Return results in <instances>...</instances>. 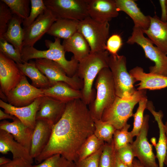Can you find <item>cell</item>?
<instances>
[{"label": "cell", "instance_id": "6da1fadb", "mask_svg": "<svg viewBox=\"0 0 167 167\" xmlns=\"http://www.w3.org/2000/svg\"><path fill=\"white\" fill-rule=\"evenodd\" d=\"M94 120L88 105L81 99L66 103L65 111L59 121L54 125L50 140L35 161L39 164L56 154L73 162L86 140L93 134Z\"/></svg>", "mask_w": 167, "mask_h": 167}, {"label": "cell", "instance_id": "7a4b0ae2", "mask_svg": "<svg viewBox=\"0 0 167 167\" xmlns=\"http://www.w3.org/2000/svg\"><path fill=\"white\" fill-rule=\"evenodd\" d=\"M109 53L105 50L90 54L79 62L75 74L84 81L81 99L88 105L95 99L96 91L93 84L100 71L109 67Z\"/></svg>", "mask_w": 167, "mask_h": 167}, {"label": "cell", "instance_id": "3957f363", "mask_svg": "<svg viewBox=\"0 0 167 167\" xmlns=\"http://www.w3.org/2000/svg\"><path fill=\"white\" fill-rule=\"evenodd\" d=\"M45 46L48 49L45 50H38L34 47L23 48L21 58L23 62H28L33 59L43 58L53 61L59 65L67 76L72 77L76 74L79 62L73 56L70 60L65 57V51L60 39L55 38L54 41L46 40Z\"/></svg>", "mask_w": 167, "mask_h": 167}, {"label": "cell", "instance_id": "277c9868", "mask_svg": "<svg viewBox=\"0 0 167 167\" xmlns=\"http://www.w3.org/2000/svg\"><path fill=\"white\" fill-rule=\"evenodd\" d=\"M95 86L96 89V97L88 108L93 119L99 120L104 110L113 102L117 96L109 67L104 68L100 71L96 78Z\"/></svg>", "mask_w": 167, "mask_h": 167}, {"label": "cell", "instance_id": "5b68a950", "mask_svg": "<svg viewBox=\"0 0 167 167\" xmlns=\"http://www.w3.org/2000/svg\"><path fill=\"white\" fill-rule=\"evenodd\" d=\"M146 89L137 90L129 98L116 96L113 102L104 111L101 119L112 124L116 129L122 128L133 116L135 106L146 97Z\"/></svg>", "mask_w": 167, "mask_h": 167}, {"label": "cell", "instance_id": "8992f818", "mask_svg": "<svg viewBox=\"0 0 167 167\" xmlns=\"http://www.w3.org/2000/svg\"><path fill=\"white\" fill-rule=\"evenodd\" d=\"M109 67L112 74L116 96L130 98L137 90L134 86L137 81L127 71L126 57L118 54H110Z\"/></svg>", "mask_w": 167, "mask_h": 167}, {"label": "cell", "instance_id": "52a82bcc", "mask_svg": "<svg viewBox=\"0 0 167 167\" xmlns=\"http://www.w3.org/2000/svg\"><path fill=\"white\" fill-rule=\"evenodd\" d=\"M143 30L134 27L131 36L126 43L129 44L136 43L143 49L145 56L153 62L155 65L149 68V73L167 76V56L148 38L144 35Z\"/></svg>", "mask_w": 167, "mask_h": 167}, {"label": "cell", "instance_id": "ba28073f", "mask_svg": "<svg viewBox=\"0 0 167 167\" xmlns=\"http://www.w3.org/2000/svg\"><path fill=\"white\" fill-rule=\"evenodd\" d=\"M109 29V22H99L88 16L79 21L77 31L82 35L88 42L90 53H94L106 50Z\"/></svg>", "mask_w": 167, "mask_h": 167}, {"label": "cell", "instance_id": "9c48e42d", "mask_svg": "<svg viewBox=\"0 0 167 167\" xmlns=\"http://www.w3.org/2000/svg\"><path fill=\"white\" fill-rule=\"evenodd\" d=\"M57 19L82 21L89 16L87 0H44Z\"/></svg>", "mask_w": 167, "mask_h": 167}, {"label": "cell", "instance_id": "30bf717a", "mask_svg": "<svg viewBox=\"0 0 167 167\" xmlns=\"http://www.w3.org/2000/svg\"><path fill=\"white\" fill-rule=\"evenodd\" d=\"M35 62L37 67L48 79L50 86L57 82H62L75 89H82L84 81L76 74L68 76L59 65L51 60L41 58L36 59Z\"/></svg>", "mask_w": 167, "mask_h": 167}, {"label": "cell", "instance_id": "8fae6325", "mask_svg": "<svg viewBox=\"0 0 167 167\" xmlns=\"http://www.w3.org/2000/svg\"><path fill=\"white\" fill-rule=\"evenodd\" d=\"M149 118L148 115L144 116L142 126L131 145L135 157L144 167H159L156 161V156L153 152L152 145L149 143L147 137Z\"/></svg>", "mask_w": 167, "mask_h": 167}, {"label": "cell", "instance_id": "7c38bea8", "mask_svg": "<svg viewBox=\"0 0 167 167\" xmlns=\"http://www.w3.org/2000/svg\"><path fill=\"white\" fill-rule=\"evenodd\" d=\"M58 19L49 9L40 15L30 25L23 27V47H33L34 45L46 33L53 24Z\"/></svg>", "mask_w": 167, "mask_h": 167}, {"label": "cell", "instance_id": "4fadbf2b", "mask_svg": "<svg viewBox=\"0 0 167 167\" xmlns=\"http://www.w3.org/2000/svg\"><path fill=\"white\" fill-rule=\"evenodd\" d=\"M44 96L42 90L30 84L24 75L19 83L8 93L7 101L13 106L22 107L28 105L37 98Z\"/></svg>", "mask_w": 167, "mask_h": 167}, {"label": "cell", "instance_id": "5bb4252c", "mask_svg": "<svg viewBox=\"0 0 167 167\" xmlns=\"http://www.w3.org/2000/svg\"><path fill=\"white\" fill-rule=\"evenodd\" d=\"M24 75L16 62L0 52V90L7 97Z\"/></svg>", "mask_w": 167, "mask_h": 167}, {"label": "cell", "instance_id": "9a60e30c", "mask_svg": "<svg viewBox=\"0 0 167 167\" xmlns=\"http://www.w3.org/2000/svg\"><path fill=\"white\" fill-rule=\"evenodd\" d=\"M42 97L38 98L31 104L24 107H16L0 100V107L4 111L19 119L23 124L34 129L36 115L41 102Z\"/></svg>", "mask_w": 167, "mask_h": 167}, {"label": "cell", "instance_id": "2e32d148", "mask_svg": "<svg viewBox=\"0 0 167 167\" xmlns=\"http://www.w3.org/2000/svg\"><path fill=\"white\" fill-rule=\"evenodd\" d=\"M54 125L44 120H36L32 138L30 153L33 158L38 156L48 144Z\"/></svg>", "mask_w": 167, "mask_h": 167}, {"label": "cell", "instance_id": "e0dca14e", "mask_svg": "<svg viewBox=\"0 0 167 167\" xmlns=\"http://www.w3.org/2000/svg\"><path fill=\"white\" fill-rule=\"evenodd\" d=\"M89 16L100 22H109L118 15L115 0H87Z\"/></svg>", "mask_w": 167, "mask_h": 167}, {"label": "cell", "instance_id": "ac0fdd59", "mask_svg": "<svg viewBox=\"0 0 167 167\" xmlns=\"http://www.w3.org/2000/svg\"><path fill=\"white\" fill-rule=\"evenodd\" d=\"M66 104L65 102L48 96L42 97L36 115V120H44L54 125L62 117Z\"/></svg>", "mask_w": 167, "mask_h": 167}, {"label": "cell", "instance_id": "d6986e66", "mask_svg": "<svg viewBox=\"0 0 167 167\" xmlns=\"http://www.w3.org/2000/svg\"><path fill=\"white\" fill-rule=\"evenodd\" d=\"M129 73L136 80L137 90L149 89L159 90L167 87V76L146 73L141 67L136 66L129 71Z\"/></svg>", "mask_w": 167, "mask_h": 167}, {"label": "cell", "instance_id": "ffe728a7", "mask_svg": "<svg viewBox=\"0 0 167 167\" xmlns=\"http://www.w3.org/2000/svg\"><path fill=\"white\" fill-rule=\"evenodd\" d=\"M13 122L4 120L0 122V130L11 134L14 139L30 152L33 129L23 124L15 117Z\"/></svg>", "mask_w": 167, "mask_h": 167}, {"label": "cell", "instance_id": "44dd1931", "mask_svg": "<svg viewBox=\"0 0 167 167\" xmlns=\"http://www.w3.org/2000/svg\"><path fill=\"white\" fill-rule=\"evenodd\" d=\"M8 152L12 153L13 159H21L32 164L33 162L28 150L16 141L11 134L0 130V152L6 154Z\"/></svg>", "mask_w": 167, "mask_h": 167}, {"label": "cell", "instance_id": "7402d4cb", "mask_svg": "<svg viewBox=\"0 0 167 167\" xmlns=\"http://www.w3.org/2000/svg\"><path fill=\"white\" fill-rule=\"evenodd\" d=\"M149 17V26L143 31V33L156 46L167 55V21H162L156 15Z\"/></svg>", "mask_w": 167, "mask_h": 167}, {"label": "cell", "instance_id": "603a6c76", "mask_svg": "<svg viewBox=\"0 0 167 167\" xmlns=\"http://www.w3.org/2000/svg\"><path fill=\"white\" fill-rule=\"evenodd\" d=\"M118 11L124 12L132 19L134 27L143 31L147 30L150 24L149 16L145 15L133 0H115Z\"/></svg>", "mask_w": 167, "mask_h": 167}, {"label": "cell", "instance_id": "cb8c5ba5", "mask_svg": "<svg viewBox=\"0 0 167 167\" xmlns=\"http://www.w3.org/2000/svg\"><path fill=\"white\" fill-rule=\"evenodd\" d=\"M153 116L157 122L159 129V138L158 142L155 146L156 151V158L158 161L159 167H164V161L167 152V143L165 128V124L162 121L163 112L155 111L153 103L148 101L147 108Z\"/></svg>", "mask_w": 167, "mask_h": 167}, {"label": "cell", "instance_id": "d4e9b609", "mask_svg": "<svg viewBox=\"0 0 167 167\" xmlns=\"http://www.w3.org/2000/svg\"><path fill=\"white\" fill-rule=\"evenodd\" d=\"M47 96L66 103L76 99H82L81 90L75 89L66 83L58 82L49 87L41 89Z\"/></svg>", "mask_w": 167, "mask_h": 167}, {"label": "cell", "instance_id": "484cf974", "mask_svg": "<svg viewBox=\"0 0 167 167\" xmlns=\"http://www.w3.org/2000/svg\"><path fill=\"white\" fill-rule=\"evenodd\" d=\"M66 52L72 53L79 62L90 53L89 45L84 36L77 32L70 38L63 40L62 44Z\"/></svg>", "mask_w": 167, "mask_h": 167}, {"label": "cell", "instance_id": "4316f807", "mask_svg": "<svg viewBox=\"0 0 167 167\" xmlns=\"http://www.w3.org/2000/svg\"><path fill=\"white\" fill-rule=\"evenodd\" d=\"M23 21L22 19L13 15L9 23L7 30L2 38L12 45L21 54L23 48L24 38V29L21 28V24Z\"/></svg>", "mask_w": 167, "mask_h": 167}, {"label": "cell", "instance_id": "83f0119b", "mask_svg": "<svg viewBox=\"0 0 167 167\" xmlns=\"http://www.w3.org/2000/svg\"><path fill=\"white\" fill-rule=\"evenodd\" d=\"M79 21L67 19H58L51 26L47 34L55 38L68 39L77 32Z\"/></svg>", "mask_w": 167, "mask_h": 167}, {"label": "cell", "instance_id": "f1b7e54d", "mask_svg": "<svg viewBox=\"0 0 167 167\" xmlns=\"http://www.w3.org/2000/svg\"><path fill=\"white\" fill-rule=\"evenodd\" d=\"M17 64L23 74L31 80L32 86L41 89L50 87L48 79L37 67L35 61H30L29 62Z\"/></svg>", "mask_w": 167, "mask_h": 167}, {"label": "cell", "instance_id": "f546056e", "mask_svg": "<svg viewBox=\"0 0 167 167\" xmlns=\"http://www.w3.org/2000/svg\"><path fill=\"white\" fill-rule=\"evenodd\" d=\"M105 143L94 134L91 135L80 148L78 153L77 161L84 159L95 153L103 146Z\"/></svg>", "mask_w": 167, "mask_h": 167}, {"label": "cell", "instance_id": "4dcf8cb0", "mask_svg": "<svg viewBox=\"0 0 167 167\" xmlns=\"http://www.w3.org/2000/svg\"><path fill=\"white\" fill-rule=\"evenodd\" d=\"M95 131L94 134L99 139L105 142L110 143L116 129L110 123L102 121L101 119L93 120Z\"/></svg>", "mask_w": 167, "mask_h": 167}, {"label": "cell", "instance_id": "1f68e13d", "mask_svg": "<svg viewBox=\"0 0 167 167\" xmlns=\"http://www.w3.org/2000/svg\"><path fill=\"white\" fill-rule=\"evenodd\" d=\"M9 7L13 15L24 20L27 18L30 13L29 0H1Z\"/></svg>", "mask_w": 167, "mask_h": 167}, {"label": "cell", "instance_id": "d6a6232c", "mask_svg": "<svg viewBox=\"0 0 167 167\" xmlns=\"http://www.w3.org/2000/svg\"><path fill=\"white\" fill-rule=\"evenodd\" d=\"M116 159L113 140L110 143L105 142L99 157L98 167H115Z\"/></svg>", "mask_w": 167, "mask_h": 167}, {"label": "cell", "instance_id": "836d02e7", "mask_svg": "<svg viewBox=\"0 0 167 167\" xmlns=\"http://www.w3.org/2000/svg\"><path fill=\"white\" fill-rule=\"evenodd\" d=\"M130 126V125L127 123L120 129L115 131L113 140L115 150L133 142V137L128 131Z\"/></svg>", "mask_w": 167, "mask_h": 167}, {"label": "cell", "instance_id": "e575fe53", "mask_svg": "<svg viewBox=\"0 0 167 167\" xmlns=\"http://www.w3.org/2000/svg\"><path fill=\"white\" fill-rule=\"evenodd\" d=\"M147 97L142 99L139 102V106L136 111L133 114V126L132 131H130L132 136H136L139 134L142 126L144 118V112L146 109L148 101Z\"/></svg>", "mask_w": 167, "mask_h": 167}, {"label": "cell", "instance_id": "d590c367", "mask_svg": "<svg viewBox=\"0 0 167 167\" xmlns=\"http://www.w3.org/2000/svg\"><path fill=\"white\" fill-rule=\"evenodd\" d=\"M31 11L28 17L23 22L24 27L31 25L41 14L47 9L43 0H31Z\"/></svg>", "mask_w": 167, "mask_h": 167}, {"label": "cell", "instance_id": "8d00e7d4", "mask_svg": "<svg viewBox=\"0 0 167 167\" xmlns=\"http://www.w3.org/2000/svg\"><path fill=\"white\" fill-rule=\"evenodd\" d=\"M74 162L70 161L60 154H56L32 167H72Z\"/></svg>", "mask_w": 167, "mask_h": 167}, {"label": "cell", "instance_id": "74e56055", "mask_svg": "<svg viewBox=\"0 0 167 167\" xmlns=\"http://www.w3.org/2000/svg\"><path fill=\"white\" fill-rule=\"evenodd\" d=\"M0 52L17 64L23 63L21 54L4 38L0 39Z\"/></svg>", "mask_w": 167, "mask_h": 167}, {"label": "cell", "instance_id": "f35d334b", "mask_svg": "<svg viewBox=\"0 0 167 167\" xmlns=\"http://www.w3.org/2000/svg\"><path fill=\"white\" fill-rule=\"evenodd\" d=\"M13 15L8 6L0 1V39L6 32Z\"/></svg>", "mask_w": 167, "mask_h": 167}, {"label": "cell", "instance_id": "ab89813d", "mask_svg": "<svg viewBox=\"0 0 167 167\" xmlns=\"http://www.w3.org/2000/svg\"><path fill=\"white\" fill-rule=\"evenodd\" d=\"M116 154L123 163L133 167V163L135 156L131 143H129L116 150Z\"/></svg>", "mask_w": 167, "mask_h": 167}, {"label": "cell", "instance_id": "60d3db41", "mask_svg": "<svg viewBox=\"0 0 167 167\" xmlns=\"http://www.w3.org/2000/svg\"><path fill=\"white\" fill-rule=\"evenodd\" d=\"M123 44L120 36L117 34L112 35L109 37L106 42V50L110 54H116Z\"/></svg>", "mask_w": 167, "mask_h": 167}, {"label": "cell", "instance_id": "b9f144b4", "mask_svg": "<svg viewBox=\"0 0 167 167\" xmlns=\"http://www.w3.org/2000/svg\"><path fill=\"white\" fill-rule=\"evenodd\" d=\"M103 147L91 156L74 162L72 167H98L99 160Z\"/></svg>", "mask_w": 167, "mask_h": 167}, {"label": "cell", "instance_id": "7bdbcfd3", "mask_svg": "<svg viewBox=\"0 0 167 167\" xmlns=\"http://www.w3.org/2000/svg\"><path fill=\"white\" fill-rule=\"evenodd\" d=\"M32 164L21 159H13L9 163L0 167H32Z\"/></svg>", "mask_w": 167, "mask_h": 167}, {"label": "cell", "instance_id": "ee69618b", "mask_svg": "<svg viewBox=\"0 0 167 167\" xmlns=\"http://www.w3.org/2000/svg\"><path fill=\"white\" fill-rule=\"evenodd\" d=\"M159 2L161 9V16L160 19L163 21H167V0H159Z\"/></svg>", "mask_w": 167, "mask_h": 167}, {"label": "cell", "instance_id": "f6af8a7d", "mask_svg": "<svg viewBox=\"0 0 167 167\" xmlns=\"http://www.w3.org/2000/svg\"><path fill=\"white\" fill-rule=\"evenodd\" d=\"M15 116L10 114L6 113L0 109V120H2L5 119H11L13 120Z\"/></svg>", "mask_w": 167, "mask_h": 167}, {"label": "cell", "instance_id": "bcb514c9", "mask_svg": "<svg viewBox=\"0 0 167 167\" xmlns=\"http://www.w3.org/2000/svg\"><path fill=\"white\" fill-rule=\"evenodd\" d=\"M115 167H133L129 166L122 162L116 156Z\"/></svg>", "mask_w": 167, "mask_h": 167}, {"label": "cell", "instance_id": "7dc6e473", "mask_svg": "<svg viewBox=\"0 0 167 167\" xmlns=\"http://www.w3.org/2000/svg\"><path fill=\"white\" fill-rule=\"evenodd\" d=\"M11 160L4 156L0 157V165L6 164L10 162Z\"/></svg>", "mask_w": 167, "mask_h": 167}, {"label": "cell", "instance_id": "c3c4849f", "mask_svg": "<svg viewBox=\"0 0 167 167\" xmlns=\"http://www.w3.org/2000/svg\"><path fill=\"white\" fill-rule=\"evenodd\" d=\"M133 167H144L140 162L135 158H134L133 163Z\"/></svg>", "mask_w": 167, "mask_h": 167}, {"label": "cell", "instance_id": "681fc988", "mask_svg": "<svg viewBox=\"0 0 167 167\" xmlns=\"http://www.w3.org/2000/svg\"><path fill=\"white\" fill-rule=\"evenodd\" d=\"M0 98L2 99V100L3 101L6 102L7 101V97L6 95L0 90Z\"/></svg>", "mask_w": 167, "mask_h": 167}, {"label": "cell", "instance_id": "f907efd6", "mask_svg": "<svg viewBox=\"0 0 167 167\" xmlns=\"http://www.w3.org/2000/svg\"><path fill=\"white\" fill-rule=\"evenodd\" d=\"M151 141L153 145L155 147L156 144V139L155 138H152Z\"/></svg>", "mask_w": 167, "mask_h": 167}, {"label": "cell", "instance_id": "816d5d0a", "mask_svg": "<svg viewBox=\"0 0 167 167\" xmlns=\"http://www.w3.org/2000/svg\"><path fill=\"white\" fill-rule=\"evenodd\" d=\"M165 128L166 135V141L167 143V122H166L165 124Z\"/></svg>", "mask_w": 167, "mask_h": 167}, {"label": "cell", "instance_id": "f5cc1de1", "mask_svg": "<svg viewBox=\"0 0 167 167\" xmlns=\"http://www.w3.org/2000/svg\"><path fill=\"white\" fill-rule=\"evenodd\" d=\"M164 164L167 165V152Z\"/></svg>", "mask_w": 167, "mask_h": 167}, {"label": "cell", "instance_id": "db71d44e", "mask_svg": "<svg viewBox=\"0 0 167 167\" xmlns=\"http://www.w3.org/2000/svg\"></svg>", "mask_w": 167, "mask_h": 167}, {"label": "cell", "instance_id": "11a10c76", "mask_svg": "<svg viewBox=\"0 0 167 167\" xmlns=\"http://www.w3.org/2000/svg\"><path fill=\"white\" fill-rule=\"evenodd\" d=\"M166 122H167V120Z\"/></svg>", "mask_w": 167, "mask_h": 167}]
</instances>
